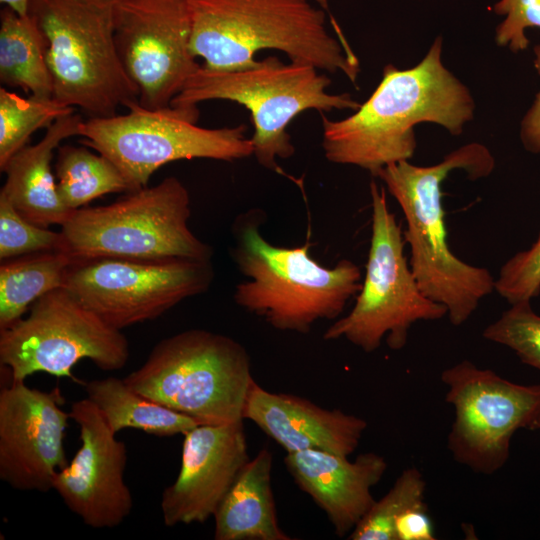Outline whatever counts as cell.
<instances>
[{"label":"cell","instance_id":"24","mask_svg":"<svg viewBox=\"0 0 540 540\" xmlns=\"http://www.w3.org/2000/svg\"><path fill=\"white\" fill-rule=\"evenodd\" d=\"M74 258L64 251H46L1 261L0 330L21 318L42 296L64 287Z\"/></svg>","mask_w":540,"mask_h":540},{"label":"cell","instance_id":"31","mask_svg":"<svg viewBox=\"0 0 540 540\" xmlns=\"http://www.w3.org/2000/svg\"><path fill=\"white\" fill-rule=\"evenodd\" d=\"M494 11L506 15L496 31L497 43L514 52L524 50L529 44L525 29L540 28V0H500Z\"/></svg>","mask_w":540,"mask_h":540},{"label":"cell","instance_id":"14","mask_svg":"<svg viewBox=\"0 0 540 540\" xmlns=\"http://www.w3.org/2000/svg\"><path fill=\"white\" fill-rule=\"evenodd\" d=\"M114 38L146 108L170 105L200 67L191 49V0H115Z\"/></svg>","mask_w":540,"mask_h":540},{"label":"cell","instance_id":"29","mask_svg":"<svg viewBox=\"0 0 540 540\" xmlns=\"http://www.w3.org/2000/svg\"><path fill=\"white\" fill-rule=\"evenodd\" d=\"M46 251H64L61 231L28 221L0 191V260Z\"/></svg>","mask_w":540,"mask_h":540},{"label":"cell","instance_id":"2","mask_svg":"<svg viewBox=\"0 0 540 540\" xmlns=\"http://www.w3.org/2000/svg\"><path fill=\"white\" fill-rule=\"evenodd\" d=\"M493 168L489 150L471 143L449 153L438 164L417 166L404 160L376 175L403 212L404 241L410 248L409 264L419 287L447 309L454 326L466 322L480 301L492 293L495 279L488 269L468 264L451 251L441 185L456 169H464L476 179L489 175Z\"/></svg>","mask_w":540,"mask_h":540},{"label":"cell","instance_id":"19","mask_svg":"<svg viewBox=\"0 0 540 540\" xmlns=\"http://www.w3.org/2000/svg\"><path fill=\"white\" fill-rule=\"evenodd\" d=\"M284 464L341 538L348 536L371 508L375 502L371 489L387 469L385 458L374 452L350 461L347 456L313 449L286 453Z\"/></svg>","mask_w":540,"mask_h":540},{"label":"cell","instance_id":"1","mask_svg":"<svg viewBox=\"0 0 540 540\" xmlns=\"http://www.w3.org/2000/svg\"><path fill=\"white\" fill-rule=\"evenodd\" d=\"M441 47L438 38L413 68L387 65L377 88L351 116L341 120L322 116L325 158L376 176L384 167L413 156V128L418 123L434 122L459 134L472 118L473 100L442 64Z\"/></svg>","mask_w":540,"mask_h":540},{"label":"cell","instance_id":"9","mask_svg":"<svg viewBox=\"0 0 540 540\" xmlns=\"http://www.w3.org/2000/svg\"><path fill=\"white\" fill-rule=\"evenodd\" d=\"M127 113L83 120L80 142L119 169L131 192L147 186L162 166L183 159L234 161L253 155L247 127L205 128L197 124V105L146 108L138 101Z\"/></svg>","mask_w":540,"mask_h":540},{"label":"cell","instance_id":"34","mask_svg":"<svg viewBox=\"0 0 540 540\" xmlns=\"http://www.w3.org/2000/svg\"><path fill=\"white\" fill-rule=\"evenodd\" d=\"M0 2L20 16L29 14L31 0H0Z\"/></svg>","mask_w":540,"mask_h":540},{"label":"cell","instance_id":"15","mask_svg":"<svg viewBox=\"0 0 540 540\" xmlns=\"http://www.w3.org/2000/svg\"><path fill=\"white\" fill-rule=\"evenodd\" d=\"M69 413L79 426L81 445L55 475L52 489L85 525L115 528L130 515L134 504L125 482L127 447L87 397L74 401Z\"/></svg>","mask_w":540,"mask_h":540},{"label":"cell","instance_id":"17","mask_svg":"<svg viewBox=\"0 0 540 540\" xmlns=\"http://www.w3.org/2000/svg\"><path fill=\"white\" fill-rule=\"evenodd\" d=\"M183 436L180 470L160 501L167 527L204 523L213 517L250 459L244 420L200 424Z\"/></svg>","mask_w":540,"mask_h":540},{"label":"cell","instance_id":"16","mask_svg":"<svg viewBox=\"0 0 540 540\" xmlns=\"http://www.w3.org/2000/svg\"><path fill=\"white\" fill-rule=\"evenodd\" d=\"M59 387L50 391L11 382L0 392V479L19 491L47 492L67 464L70 413Z\"/></svg>","mask_w":540,"mask_h":540},{"label":"cell","instance_id":"6","mask_svg":"<svg viewBox=\"0 0 540 540\" xmlns=\"http://www.w3.org/2000/svg\"><path fill=\"white\" fill-rule=\"evenodd\" d=\"M123 380L138 393L210 425L244 420L254 382L245 347L205 329H189L161 340Z\"/></svg>","mask_w":540,"mask_h":540},{"label":"cell","instance_id":"32","mask_svg":"<svg viewBox=\"0 0 540 540\" xmlns=\"http://www.w3.org/2000/svg\"><path fill=\"white\" fill-rule=\"evenodd\" d=\"M395 540H434V528L426 505L411 508L395 521Z\"/></svg>","mask_w":540,"mask_h":540},{"label":"cell","instance_id":"26","mask_svg":"<svg viewBox=\"0 0 540 540\" xmlns=\"http://www.w3.org/2000/svg\"><path fill=\"white\" fill-rule=\"evenodd\" d=\"M74 108L54 98H27L0 88V170L10 158L27 145L31 135L48 128L58 118L73 113Z\"/></svg>","mask_w":540,"mask_h":540},{"label":"cell","instance_id":"30","mask_svg":"<svg viewBox=\"0 0 540 540\" xmlns=\"http://www.w3.org/2000/svg\"><path fill=\"white\" fill-rule=\"evenodd\" d=\"M494 290L510 304L539 296L540 233L530 248L516 253L502 265Z\"/></svg>","mask_w":540,"mask_h":540},{"label":"cell","instance_id":"23","mask_svg":"<svg viewBox=\"0 0 540 540\" xmlns=\"http://www.w3.org/2000/svg\"><path fill=\"white\" fill-rule=\"evenodd\" d=\"M0 80L39 98H53L45 37L28 14L20 16L4 7L0 16Z\"/></svg>","mask_w":540,"mask_h":540},{"label":"cell","instance_id":"5","mask_svg":"<svg viewBox=\"0 0 540 540\" xmlns=\"http://www.w3.org/2000/svg\"><path fill=\"white\" fill-rule=\"evenodd\" d=\"M331 80L316 67L299 62L283 63L269 56L238 70L200 67L189 77L170 105H197L227 100L245 106L254 125L253 156L270 170L282 173L277 159L295 153L287 128L306 110H357L360 103L350 94L327 91Z\"/></svg>","mask_w":540,"mask_h":540},{"label":"cell","instance_id":"10","mask_svg":"<svg viewBox=\"0 0 540 540\" xmlns=\"http://www.w3.org/2000/svg\"><path fill=\"white\" fill-rule=\"evenodd\" d=\"M372 223L365 276L351 311L324 332L327 341L345 339L366 353L376 351L383 338L401 350L418 321L440 320L447 309L419 287L404 254L401 225L389 210L384 188L370 183Z\"/></svg>","mask_w":540,"mask_h":540},{"label":"cell","instance_id":"12","mask_svg":"<svg viewBox=\"0 0 540 540\" xmlns=\"http://www.w3.org/2000/svg\"><path fill=\"white\" fill-rule=\"evenodd\" d=\"M441 381L454 408L448 449L477 473L493 474L505 465L519 429L540 430V384H516L468 360L446 368Z\"/></svg>","mask_w":540,"mask_h":540},{"label":"cell","instance_id":"27","mask_svg":"<svg viewBox=\"0 0 540 540\" xmlns=\"http://www.w3.org/2000/svg\"><path fill=\"white\" fill-rule=\"evenodd\" d=\"M426 482L416 468L404 470L389 491L375 500L348 535L350 540H395V521L407 510L426 505Z\"/></svg>","mask_w":540,"mask_h":540},{"label":"cell","instance_id":"20","mask_svg":"<svg viewBox=\"0 0 540 540\" xmlns=\"http://www.w3.org/2000/svg\"><path fill=\"white\" fill-rule=\"evenodd\" d=\"M82 121L75 112L58 118L39 142L19 150L2 170L6 181L0 191L20 215L40 227L61 226L74 212L58 194L52 159L63 140L79 135Z\"/></svg>","mask_w":540,"mask_h":540},{"label":"cell","instance_id":"3","mask_svg":"<svg viewBox=\"0 0 540 540\" xmlns=\"http://www.w3.org/2000/svg\"><path fill=\"white\" fill-rule=\"evenodd\" d=\"M191 17V49L206 68L243 69L257 62V52L273 49L357 79V57L328 31L326 11L309 0H191Z\"/></svg>","mask_w":540,"mask_h":540},{"label":"cell","instance_id":"11","mask_svg":"<svg viewBox=\"0 0 540 540\" xmlns=\"http://www.w3.org/2000/svg\"><path fill=\"white\" fill-rule=\"evenodd\" d=\"M129 358L125 335L104 322L64 287L38 299L26 318L0 330V364L11 382L44 372L70 378L81 360L99 369H122Z\"/></svg>","mask_w":540,"mask_h":540},{"label":"cell","instance_id":"4","mask_svg":"<svg viewBox=\"0 0 540 540\" xmlns=\"http://www.w3.org/2000/svg\"><path fill=\"white\" fill-rule=\"evenodd\" d=\"M261 223V211L252 209L233 224L230 253L246 278L235 286V304L276 330L299 334L309 333L318 321L340 318L360 291L359 267L348 259L324 267L311 257L309 242L274 245L262 235Z\"/></svg>","mask_w":540,"mask_h":540},{"label":"cell","instance_id":"25","mask_svg":"<svg viewBox=\"0 0 540 540\" xmlns=\"http://www.w3.org/2000/svg\"><path fill=\"white\" fill-rule=\"evenodd\" d=\"M55 177L64 205L75 211L110 193L131 192L119 169L87 146L62 145L57 149Z\"/></svg>","mask_w":540,"mask_h":540},{"label":"cell","instance_id":"36","mask_svg":"<svg viewBox=\"0 0 540 540\" xmlns=\"http://www.w3.org/2000/svg\"><path fill=\"white\" fill-rule=\"evenodd\" d=\"M103 1H106V2H113V1H115V0H103Z\"/></svg>","mask_w":540,"mask_h":540},{"label":"cell","instance_id":"13","mask_svg":"<svg viewBox=\"0 0 540 540\" xmlns=\"http://www.w3.org/2000/svg\"><path fill=\"white\" fill-rule=\"evenodd\" d=\"M214 280L211 261L74 259L64 283L83 305L113 328L154 320Z\"/></svg>","mask_w":540,"mask_h":540},{"label":"cell","instance_id":"8","mask_svg":"<svg viewBox=\"0 0 540 540\" xmlns=\"http://www.w3.org/2000/svg\"><path fill=\"white\" fill-rule=\"evenodd\" d=\"M29 14L45 37L54 99L89 118L139 100L115 43L112 2L31 0Z\"/></svg>","mask_w":540,"mask_h":540},{"label":"cell","instance_id":"18","mask_svg":"<svg viewBox=\"0 0 540 540\" xmlns=\"http://www.w3.org/2000/svg\"><path fill=\"white\" fill-rule=\"evenodd\" d=\"M243 419L253 422L286 453L313 449L347 457L357 449L368 425L340 409H325L303 397L268 391L255 380Z\"/></svg>","mask_w":540,"mask_h":540},{"label":"cell","instance_id":"22","mask_svg":"<svg viewBox=\"0 0 540 540\" xmlns=\"http://www.w3.org/2000/svg\"><path fill=\"white\" fill-rule=\"evenodd\" d=\"M87 398L101 411L117 434L126 428L167 437L184 434L200 423L129 387L123 379L107 377L83 383Z\"/></svg>","mask_w":540,"mask_h":540},{"label":"cell","instance_id":"7","mask_svg":"<svg viewBox=\"0 0 540 540\" xmlns=\"http://www.w3.org/2000/svg\"><path fill=\"white\" fill-rule=\"evenodd\" d=\"M189 191L170 176L111 204L75 210L61 225L74 259L211 261L213 249L189 228Z\"/></svg>","mask_w":540,"mask_h":540},{"label":"cell","instance_id":"35","mask_svg":"<svg viewBox=\"0 0 540 540\" xmlns=\"http://www.w3.org/2000/svg\"><path fill=\"white\" fill-rule=\"evenodd\" d=\"M318 6L323 8L325 11H328L329 3L328 0H313Z\"/></svg>","mask_w":540,"mask_h":540},{"label":"cell","instance_id":"33","mask_svg":"<svg viewBox=\"0 0 540 540\" xmlns=\"http://www.w3.org/2000/svg\"><path fill=\"white\" fill-rule=\"evenodd\" d=\"M534 54V66L540 75V45L535 46ZM521 139L528 151L540 154V91L523 119Z\"/></svg>","mask_w":540,"mask_h":540},{"label":"cell","instance_id":"21","mask_svg":"<svg viewBox=\"0 0 540 540\" xmlns=\"http://www.w3.org/2000/svg\"><path fill=\"white\" fill-rule=\"evenodd\" d=\"M272 466L267 448L244 465L213 516L215 540L292 539L278 522Z\"/></svg>","mask_w":540,"mask_h":540},{"label":"cell","instance_id":"28","mask_svg":"<svg viewBox=\"0 0 540 540\" xmlns=\"http://www.w3.org/2000/svg\"><path fill=\"white\" fill-rule=\"evenodd\" d=\"M530 302L511 304L484 329L483 337L510 348L523 363L540 371V315Z\"/></svg>","mask_w":540,"mask_h":540}]
</instances>
